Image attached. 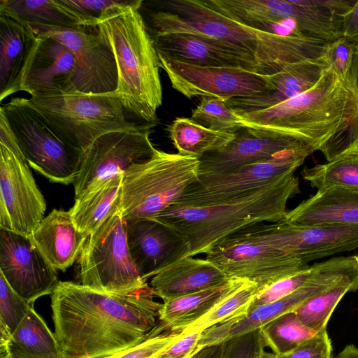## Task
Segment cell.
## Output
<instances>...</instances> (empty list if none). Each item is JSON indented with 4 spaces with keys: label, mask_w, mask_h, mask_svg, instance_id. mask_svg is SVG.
Listing matches in <instances>:
<instances>
[{
    "label": "cell",
    "mask_w": 358,
    "mask_h": 358,
    "mask_svg": "<svg viewBox=\"0 0 358 358\" xmlns=\"http://www.w3.org/2000/svg\"><path fill=\"white\" fill-rule=\"evenodd\" d=\"M145 283L107 292L59 281L50 294L62 358H109L155 332L162 303Z\"/></svg>",
    "instance_id": "6da1fadb"
},
{
    "label": "cell",
    "mask_w": 358,
    "mask_h": 358,
    "mask_svg": "<svg viewBox=\"0 0 358 358\" xmlns=\"http://www.w3.org/2000/svg\"><path fill=\"white\" fill-rule=\"evenodd\" d=\"M149 14L150 33H190L229 44L252 56L269 74L307 59L322 57L330 43L281 35L234 21L207 6L203 0L155 2Z\"/></svg>",
    "instance_id": "7a4b0ae2"
},
{
    "label": "cell",
    "mask_w": 358,
    "mask_h": 358,
    "mask_svg": "<svg viewBox=\"0 0 358 358\" xmlns=\"http://www.w3.org/2000/svg\"><path fill=\"white\" fill-rule=\"evenodd\" d=\"M300 192L299 178L293 174L214 205H172L155 218L176 229L189 245L188 257H194L252 226L282 221L288 200Z\"/></svg>",
    "instance_id": "3957f363"
},
{
    "label": "cell",
    "mask_w": 358,
    "mask_h": 358,
    "mask_svg": "<svg viewBox=\"0 0 358 358\" xmlns=\"http://www.w3.org/2000/svg\"><path fill=\"white\" fill-rule=\"evenodd\" d=\"M143 1L99 23L96 31L114 54L117 69L115 91L143 121L157 125L162 103L159 61L140 10Z\"/></svg>",
    "instance_id": "277c9868"
},
{
    "label": "cell",
    "mask_w": 358,
    "mask_h": 358,
    "mask_svg": "<svg viewBox=\"0 0 358 358\" xmlns=\"http://www.w3.org/2000/svg\"><path fill=\"white\" fill-rule=\"evenodd\" d=\"M355 110L350 87L328 68L310 90L266 109L237 114L248 126L293 135L316 151L345 129Z\"/></svg>",
    "instance_id": "5b68a950"
},
{
    "label": "cell",
    "mask_w": 358,
    "mask_h": 358,
    "mask_svg": "<svg viewBox=\"0 0 358 358\" xmlns=\"http://www.w3.org/2000/svg\"><path fill=\"white\" fill-rule=\"evenodd\" d=\"M27 100L63 141L81 153L105 134L156 126L141 120L115 92L35 96Z\"/></svg>",
    "instance_id": "8992f818"
},
{
    "label": "cell",
    "mask_w": 358,
    "mask_h": 358,
    "mask_svg": "<svg viewBox=\"0 0 358 358\" xmlns=\"http://www.w3.org/2000/svg\"><path fill=\"white\" fill-rule=\"evenodd\" d=\"M199 159L157 150L124 174L120 211L124 219L155 218L199 180Z\"/></svg>",
    "instance_id": "52a82bcc"
},
{
    "label": "cell",
    "mask_w": 358,
    "mask_h": 358,
    "mask_svg": "<svg viewBox=\"0 0 358 358\" xmlns=\"http://www.w3.org/2000/svg\"><path fill=\"white\" fill-rule=\"evenodd\" d=\"M120 206V203L84 243L78 258L79 278L84 286L121 292L147 282L140 276L130 255L126 220Z\"/></svg>",
    "instance_id": "ba28073f"
},
{
    "label": "cell",
    "mask_w": 358,
    "mask_h": 358,
    "mask_svg": "<svg viewBox=\"0 0 358 358\" xmlns=\"http://www.w3.org/2000/svg\"><path fill=\"white\" fill-rule=\"evenodd\" d=\"M0 111L6 116L30 167L53 182H74L83 153L63 141L26 98H11L1 105Z\"/></svg>",
    "instance_id": "9c48e42d"
},
{
    "label": "cell",
    "mask_w": 358,
    "mask_h": 358,
    "mask_svg": "<svg viewBox=\"0 0 358 358\" xmlns=\"http://www.w3.org/2000/svg\"><path fill=\"white\" fill-rule=\"evenodd\" d=\"M355 273L348 260L336 257L311 266L306 281L297 289L278 301L250 308L202 332L196 352L233 337L259 329L276 317L292 311L308 299L333 287L353 280Z\"/></svg>",
    "instance_id": "30bf717a"
},
{
    "label": "cell",
    "mask_w": 358,
    "mask_h": 358,
    "mask_svg": "<svg viewBox=\"0 0 358 358\" xmlns=\"http://www.w3.org/2000/svg\"><path fill=\"white\" fill-rule=\"evenodd\" d=\"M310 154L307 151L285 150L231 172L199 179L188 187L173 205L202 207L241 196L294 174Z\"/></svg>",
    "instance_id": "8fae6325"
},
{
    "label": "cell",
    "mask_w": 358,
    "mask_h": 358,
    "mask_svg": "<svg viewBox=\"0 0 358 358\" xmlns=\"http://www.w3.org/2000/svg\"><path fill=\"white\" fill-rule=\"evenodd\" d=\"M157 55L172 87L188 99L206 96L227 101L263 96L273 90L272 74L241 68L198 66Z\"/></svg>",
    "instance_id": "7c38bea8"
},
{
    "label": "cell",
    "mask_w": 358,
    "mask_h": 358,
    "mask_svg": "<svg viewBox=\"0 0 358 358\" xmlns=\"http://www.w3.org/2000/svg\"><path fill=\"white\" fill-rule=\"evenodd\" d=\"M239 232L308 264L358 248V224L297 225L282 220L259 224Z\"/></svg>",
    "instance_id": "4fadbf2b"
},
{
    "label": "cell",
    "mask_w": 358,
    "mask_h": 358,
    "mask_svg": "<svg viewBox=\"0 0 358 358\" xmlns=\"http://www.w3.org/2000/svg\"><path fill=\"white\" fill-rule=\"evenodd\" d=\"M206 255V259L229 280L254 283L259 290L310 267L308 264L294 260L280 250L254 241L241 232L223 240Z\"/></svg>",
    "instance_id": "5bb4252c"
},
{
    "label": "cell",
    "mask_w": 358,
    "mask_h": 358,
    "mask_svg": "<svg viewBox=\"0 0 358 358\" xmlns=\"http://www.w3.org/2000/svg\"><path fill=\"white\" fill-rule=\"evenodd\" d=\"M37 36H51L74 55L77 67L73 93L106 94L117 86V69L111 48L102 36L89 33L85 27H64L28 24Z\"/></svg>",
    "instance_id": "9a60e30c"
},
{
    "label": "cell",
    "mask_w": 358,
    "mask_h": 358,
    "mask_svg": "<svg viewBox=\"0 0 358 358\" xmlns=\"http://www.w3.org/2000/svg\"><path fill=\"white\" fill-rule=\"evenodd\" d=\"M152 129L115 131L96 138L83 152L73 183L75 198L86 189L151 158L157 151L150 139Z\"/></svg>",
    "instance_id": "2e32d148"
},
{
    "label": "cell",
    "mask_w": 358,
    "mask_h": 358,
    "mask_svg": "<svg viewBox=\"0 0 358 358\" xmlns=\"http://www.w3.org/2000/svg\"><path fill=\"white\" fill-rule=\"evenodd\" d=\"M45 210L46 201L27 163L0 145V229L29 237Z\"/></svg>",
    "instance_id": "e0dca14e"
},
{
    "label": "cell",
    "mask_w": 358,
    "mask_h": 358,
    "mask_svg": "<svg viewBox=\"0 0 358 358\" xmlns=\"http://www.w3.org/2000/svg\"><path fill=\"white\" fill-rule=\"evenodd\" d=\"M285 150L315 149L301 139L272 129L250 126L238 131L224 149L199 157V180L221 176Z\"/></svg>",
    "instance_id": "ac0fdd59"
},
{
    "label": "cell",
    "mask_w": 358,
    "mask_h": 358,
    "mask_svg": "<svg viewBox=\"0 0 358 358\" xmlns=\"http://www.w3.org/2000/svg\"><path fill=\"white\" fill-rule=\"evenodd\" d=\"M0 273L29 303L51 294L57 284V270L31 237L0 229Z\"/></svg>",
    "instance_id": "d6986e66"
},
{
    "label": "cell",
    "mask_w": 358,
    "mask_h": 358,
    "mask_svg": "<svg viewBox=\"0 0 358 358\" xmlns=\"http://www.w3.org/2000/svg\"><path fill=\"white\" fill-rule=\"evenodd\" d=\"M127 241L132 261L145 281L189 255L185 238L157 218L126 219Z\"/></svg>",
    "instance_id": "ffe728a7"
},
{
    "label": "cell",
    "mask_w": 358,
    "mask_h": 358,
    "mask_svg": "<svg viewBox=\"0 0 358 358\" xmlns=\"http://www.w3.org/2000/svg\"><path fill=\"white\" fill-rule=\"evenodd\" d=\"M157 54L202 66L241 68L268 74L252 56L224 42L190 33H150Z\"/></svg>",
    "instance_id": "44dd1931"
},
{
    "label": "cell",
    "mask_w": 358,
    "mask_h": 358,
    "mask_svg": "<svg viewBox=\"0 0 358 358\" xmlns=\"http://www.w3.org/2000/svg\"><path fill=\"white\" fill-rule=\"evenodd\" d=\"M38 38L23 74L21 91L31 96L73 93L77 67L73 53L51 36Z\"/></svg>",
    "instance_id": "7402d4cb"
},
{
    "label": "cell",
    "mask_w": 358,
    "mask_h": 358,
    "mask_svg": "<svg viewBox=\"0 0 358 358\" xmlns=\"http://www.w3.org/2000/svg\"><path fill=\"white\" fill-rule=\"evenodd\" d=\"M328 68L324 56L291 63L272 74L273 90L268 94L225 102L236 113L271 108L312 89Z\"/></svg>",
    "instance_id": "603a6c76"
},
{
    "label": "cell",
    "mask_w": 358,
    "mask_h": 358,
    "mask_svg": "<svg viewBox=\"0 0 358 358\" xmlns=\"http://www.w3.org/2000/svg\"><path fill=\"white\" fill-rule=\"evenodd\" d=\"M285 222L297 225L358 224V189L330 187L287 212Z\"/></svg>",
    "instance_id": "cb8c5ba5"
},
{
    "label": "cell",
    "mask_w": 358,
    "mask_h": 358,
    "mask_svg": "<svg viewBox=\"0 0 358 358\" xmlns=\"http://www.w3.org/2000/svg\"><path fill=\"white\" fill-rule=\"evenodd\" d=\"M28 24L0 15V101L21 91L23 74L38 43Z\"/></svg>",
    "instance_id": "d4e9b609"
},
{
    "label": "cell",
    "mask_w": 358,
    "mask_h": 358,
    "mask_svg": "<svg viewBox=\"0 0 358 358\" xmlns=\"http://www.w3.org/2000/svg\"><path fill=\"white\" fill-rule=\"evenodd\" d=\"M229 280L206 259L187 257L153 276L150 287L155 296L166 301L217 287Z\"/></svg>",
    "instance_id": "484cf974"
},
{
    "label": "cell",
    "mask_w": 358,
    "mask_h": 358,
    "mask_svg": "<svg viewBox=\"0 0 358 358\" xmlns=\"http://www.w3.org/2000/svg\"><path fill=\"white\" fill-rule=\"evenodd\" d=\"M47 260L65 271L75 262L88 238L76 227L70 211L53 209L30 236Z\"/></svg>",
    "instance_id": "4316f807"
},
{
    "label": "cell",
    "mask_w": 358,
    "mask_h": 358,
    "mask_svg": "<svg viewBox=\"0 0 358 358\" xmlns=\"http://www.w3.org/2000/svg\"><path fill=\"white\" fill-rule=\"evenodd\" d=\"M245 280L227 283L164 301L159 311V327L163 332L181 333L201 318Z\"/></svg>",
    "instance_id": "83f0119b"
},
{
    "label": "cell",
    "mask_w": 358,
    "mask_h": 358,
    "mask_svg": "<svg viewBox=\"0 0 358 358\" xmlns=\"http://www.w3.org/2000/svg\"><path fill=\"white\" fill-rule=\"evenodd\" d=\"M123 174L86 189L75 198L69 210L76 228L87 237L94 233L120 203Z\"/></svg>",
    "instance_id": "f1b7e54d"
},
{
    "label": "cell",
    "mask_w": 358,
    "mask_h": 358,
    "mask_svg": "<svg viewBox=\"0 0 358 358\" xmlns=\"http://www.w3.org/2000/svg\"><path fill=\"white\" fill-rule=\"evenodd\" d=\"M178 153L199 158L227 147L236 134L208 129L189 117H176L167 127Z\"/></svg>",
    "instance_id": "f546056e"
},
{
    "label": "cell",
    "mask_w": 358,
    "mask_h": 358,
    "mask_svg": "<svg viewBox=\"0 0 358 358\" xmlns=\"http://www.w3.org/2000/svg\"><path fill=\"white\" fill-rule=\"evenodd\" d=\"M10 350L15 358H62L54 333L31 305L12 334Z\"/></svg>",
    "instance_id": "4dcf8cb0"
},
{
    "label": "cell",
    "mask_w": 358,
    "mask_h": 358,
    "mask_svg": "<svg viewBox=\"0 0 358 358\" xmlns=\"http://www.w3.org/2000/svg\"><path fill=\"white\" fill-rule=\"evenodd\" d=\"M0 15L25 24L83 27L76 17L57 0H1Z\"/></svg>",
    "instance_id": "1f68e13d"
},
{
    "label": "cell",
    "mask_w": 358,
    "mask_h": 358,
    "mask_svg": "<svg viewBox=\"0 0 358 358\" xmlns=\"http://www.w3.org/2000/svg\"><path fill=\"white\" fill-rule=\"evenodd\" d=\"M301 176L317 189L330 187L358 189V152L347 153L325 164L304 167Z\"/></svg>",
    "instance_id": "d6a6232c"
},
{
    "label": "cell",
    "mask_w": 358,
    "mask_h": 358,
    "mask_svg": "<svg viewBox=\"0 0 358 358\" xmlns=\"http://www.w3.org/2000/svg\"><path fill=\"white\" fill-rule=\"evenodd\" d=\"M260 331L266 347L276 355L290 352L318 334L303 324L294 311L276 317Z\"/></svg>",
    "instance_id": "836d02e7"
},
{
    "label": "cell",
    "mask_w": 358,
    "mask_h": 358,
    "mask_svg": "<svg viewBox=\"0 0 358 358\" xmlns=\"http://www.w3.org/2000/svg\"><path fill=\"white\" fill-rule=\"evenodd\" d=\"M358 290V282L329 288L303 302L294 313L307 327L316 334L326 331L327 322L338 303L349 292Z\"/></svg>",
    "instance_id": "e575fe53"
},
{
    "label": "cell",
    "mask_w": 358,
    "mask_h": 358,
    "mask_svg": "<svg viewBox=\"0 0 358 358\" xmlns=\"http://www.w3.org/2000/svg\"><path fill=\"white\" fill-rule=\"evenodd\" d=\"M258 291L257 285L244 281L208 313L182 332L192 330L203 332L215 325L246 313Z\"/></svg>",
    "instance_id": "d590c367"
},
{
    "label": "cell",
    "mask_w": 358,
    "mask_h": 358,
    "mask_svg": "<svg viewBox=\"0 0 358 358\" xmlns=\"http://www.w3.org/2000/svg\"><path fill=\"white\" fill-rule=\"evenodd\" d=\"M345 80L355 96L356 110L345 129L333 136L320 150L327 162L358 150V43Z\"/></svg>",
    "instance_id": "8d00e7d4"
},
{
    "label": "cell",
    "mask_w": 358,
    "mask_h": 358,
    "mask_svg": "<svg viewBox=\"0 0 358 358\" xmlns=\"http://www.w3.org/2000/svg\"><path fill=\"white\" fill-rule=\"evenodd\" d=\"M191 119L208 129L232 134L250 127L225 101L213 97H201Z\"/></svg>",
    "instance_id": "74e56055"
},
{
    "label": "cell",
    "mask_w": 358,
    "mask_h": 358,
    "mask_svg": "<svg viewBox=\"0 0 358 358\" xmlns=\"http://www.w3.org/2000/svg\"><path fill=\"white\" fill-rule=\"evenodd\" d=\"M80 22L83 27H96L119 12L139 3L141 0H57Z\"/></svg>",
    "instance_id": "f35d334b"
},
{
    "label": "cell",
    "mask_w": 358,
    "mask_h": 358,
    "mask_svg": "<svg viewBox=\"0 0 358 358\" xmlns=\"http://www.w3.org/2000/svg\"><path fill=\"white\" fill-rule=\"evenodd\" d=\"M31 305L7 282L0 273V324L13 334L25 317Z\"/></svg>",
    "instance_id": "ab89813d"
},
{
    "label": "cell",
    "mask_w": 358,
    "mask_h": 358,
    "mask_svg": "<svg viewBox=\"0 0 358 358\" xmlns=\"http://www.w3.org/2000/svg\"><path fill=\"white\" fill-rule=\"evenodd\" d=\"M265 348L259 329L223 342L220 358H261Z\"/></svg>",
    "instance_id": "60d3db41"
},
{
    "label": "cell",
    "mask_w": 358,
    "mask_h": 358,
    "mask_svg": "<svg viewBox=\"0 0 358 358\" xmlns=\"http://www.w3.org/2000/svg\"><path fill=\"white\" fill-rule=\"evenodd\" d=\"M181 336V333H162L157 326L155 332L145 340L109 358H155Z\"/></svg>",
    "instance_id": "b9f144b4"
},
{
    "label": "cell",
    "mask_w": 358,
    "mask_h": 358,
    "mask_svg": "<svg viewBox=\"0 0 358 358\" xmlns=\"http://www.w3.org/2000/svg\"><path fill=\"white\" fill-rule=\"evenodd\" d=\"M310 271L311 266L259 290L249 308L278 301L290 294L306 281Z\"/></svg>",
    "instance_id": "7bdbcfd3"
},
{
    "label": "cell",
    "mask_w": 358,
    "mask_h": 358,
    "mask_svg": "<svg viewBox=\"0 0 358 358\" xmlns=\"http://www.w3.org/2000/svg\"><path fill=\"white\" fill-rule=\"evenodd\" d=\"M356 45L343 36L331 42L327 48L324 57L329 68L344 80L351 66Z\"/></svg>",
    "instance_id": "ee69618b"
},
{
    "label": "cell",
    "mask_w": 358,
    "mask_h": 358,
    "mask_svg": "<svg viewBox=\"0 0 358 358\" xmlns=\"http://www.w3.org/2000/svg\"><path fill=\"white\" fill-rule=\"evenodd\" d=\"M331 342L327 331L315 335L293 350L276 358H331Z\"/></svg>",
    "instance_id": "f6af8a7d"
},
{
    "label": "cell",
    "mask_w": 358,
    "mask_h": 358,
    "mask_svg": "<svg viewBox=\"0 0 358 358\" xmlns=\"http://www.w3.org/2000/svg\"><path fill=\"white\" fill-rule=\"evenodd\" d=\"M182 336L155 358H192L196 354L201 331L182 332Z\"/></svg>",
    "instance_id": "bcb514c9"
},
{
    "label": "cell",
    "mask_w": 358,
    "mask_h": 358,
    "mask_svg": "<svg viewBox=\"0 0 358 358\" xmlns=\"http://www.w3.org/2000/svg\"><path fill=\"white\" fill-rule=\"evenodd\" d=\"M0 145L6 147L17 158L27 163L17 138L11 130L6 116L1 111H0Z\"/></svg>",
    "instance_id": "7dc6e473"
},
{
    "label": "cell",
    "mask_w": 358,
    "mask_h": 358,
    "mask_svg": "<svg viewBox=\"0 0 358 358\" xmlns=\"http://www.w3.org/2000/svg\"><path fill=\"white\" fill-rule=\"evenodd\" d=\"M343 36L358 43V0L352 8L343 17Z\"/></svg>",
    "instance_id": "c3c4849f"
},
{
    "label": "cell",
    "mask_w": 358,
    "mask_h": 358,
    "mask_svg": "<svg viewBox=\"0 0 358 358\" xmlns=\"http://www.w3.org/2000/svg\"><path fill=\"white\" fill-rule=\"evenodd\" d=\"M12 334L2 324H0V358H15L10 350Z\"/></svg>",
    "instance_id": "681fc988"
},
{
    "label": "cell",
    "mask_w": 358,
    "mask_h": 358,
    "mask_svg": "<svg viewBox=\"0 0 358 358\" xmlns=\"http://www.w3.org/2000/svg\"><path fill=\"white\" fill-rule=\"evenodd\" d=\"M261 358H276L275 355L273 352H266L265 350L262 353Z\"/></svg>",
    "instance_id": "f907efd6"
},
{
    "label": "cell",
    "mask_w": 358,
    "mask_h": 358,
    "mask_svg": "<svg viewBox=\"0 0 358 358\" xmlns=\"http://www.w3.org/2000/svg\"><path fill=\"white\" fill-rule=\"evenodd\" d=\"M355 257H356L357 262V264H358V254L357 255H355Z\"/></svg>",
    "instance_id": "816d5d0a"
},
{
    "label": "cell",
    "mask_w": 358,
    "mask_h": 358,
    "mask_svg": "<svg viewBox=\"0 0 358 358\" xmlns=\"http://www.w3.org/2000/svg\"><path fill=\"white\" fill-rule=\"evenodd\" d=\"M358 152V150H357V151H356V152Z\"/></svg>",
    "instance_id": "f5cc1de1"
}]
</instances>
